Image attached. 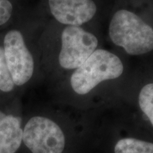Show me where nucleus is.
<instances>
[{
	"mask_svg": "<svg viewBox=\"0 0 153 153\" xmlns=\"http://www.w3.org/2000/svg\"><path fill=\"white\" fill-rule=\"evenodd\" d=\"M113 43L132 55L153 50V28L134 13L125 9L115 13L109 25Z\"/></svg>",
	"mask_w": 153,
	"mask_h": 153,
	"instance_id": "obj_1",
	"label": "nucleus"
},
{
	"mask_svg": "<svg viewBox=\"0 0 153 153\" xmlns=\"http://www.w3.org/2000/svg\"><path fill=\"white\" fill-rule=\"evenodd\" d=\"M123 71V63L119 57L109 51L98 49L76 69L70 83L76 94L85 95L101 82L119 77Z\"/></svg>",
	"mask_w": 153,
	"mask_h": 153,
	"instance_id": "obj_2",
	"label": "nucleus"
},
{
	"mask_svg": "<svg viewBox=\"0 0 153 153\" xmlns=\"http://www.w3.org/2000/svg\"><path fill=\"white\" fill-rule=\"evenodd\" d=\"M65 146L62 128L50 118L34 116L23 126L22 148L30 153H63Z\"/></svg>",
	"mask_w": 153,
	"mask_h": 153,
	"instance_id": "obj_3",
	"label": "nucleus"
},
{
	"mask_svg": "<svg viewBox=\"0 0 153 153\" xmlns=\"http://www.w3.org/2000/svg\"><path fill=\"white\" fill-rule=\"evenodd\" d=\"M59 63L65 69H76L92 54L98 45L94 34L79 26H69L62 33Z\"/></svg>",
	"mask_w": 153,
	"mask_h": 153,
	"instance_id": "obj_4",
	"label": "nucleus"
},
{
	"mask_svg": "<svg viewBox=\"0 0 153 153\" xmlns=\"http://www.w3.org/2000/svg\"><path fill=\"white\" fill-rule=\"evenodd\" d=\"M6 61L14 85L22 86L29 81L34 70L32 55L20 31H9L4 40Z\"/></svg>",
	"mask_w": 153,
	"mask_h": 153,
	"instance_id": "obj_5",
	"label": "nucleus"
},
{
	"mask_svg": "<svg viewBox=\"0 0 153 153\" xmlns=\"http://www.w3.org/2000/svg\"><path fill=\"white\" fill-rule=\"evenodd\" d=\"M53 16L61 24L78 26L88 22L97 11L92 0H48Z\"/></svg>",
	"mask_w": 153,
	"mask_h": 153,
	"instance_id": "obj_6",
	"label": "nucleus"
},
{
	"mask_svg": "<svg viewBox=\"0 0 153 153\" xmlns=\"http://www.w3.org/2000/svg\"><path fill=\"white\" fill-rule=\"evenodd\" d=\"M22 140V117L0 110V153H18Z\"/></svg>",
	"mask_w": 153,
	"mask_h": 153,
	"instance_id": "obj_7",
	"label": "nucleus"
},
{
	"mask_svg": "<svg viewBox=\"0 0 153 153\" xmlns=\"http://www.w3.org/2000/svg\"><path fill=\"white\" fill-rule=\"evenodd\" d=\"M114 153H153V143L132 137H126L116 143Z\"/></svg>",
	"mask_w": 153,
	"mask_h": 153,
	"instance_id": "obj_8",
	"label": "nucleus"
},
{
	"mask_svg": "<svg viewBox=\"0 0 153 153\" xmlns=\"http://www.w3.org/2000/svg\"><path fill=\"white\" fill-rule=\"evenodd\" d=\"M138 101L142 111L153 126V83L143 87L140 92Z\"/></svg>",
	"mask_w": 153,
	"mask_h": 153,
	"instance_id": "obj_9",
	"label": "nucleus"
},
{
	"mask_svg": "<svg viewBox=\"0 0 153 153\" xmlns=\"http://www.w3.org/2000/svg\"><path fill=\"white\" fill-rule=\"evenodd\" d=\"M14 86L7 67L4 49L0 46V91L5 94L11 92L14 90Z\"/></svg>",
	"mask_w": 153,
	"mask_h": 153,
	"instance_id": "obj_10",
	"label": "nucleus"
},
{
	"mask_svg": "<svg viewBox=\"0 0 153 153\" xmlns=\"http://www.w3.org/2000/svg\"><path fill=\"white\" fill-rule=\"evenodd\" d=\"M13 7L9 0H0V26L4 24L10 19Z\"/></svg>",
	"mask_w": 153,
	"mask_h": 153,
	"instance_id": "obj_11",
	"label": "nucleus"
}]
</instances>
